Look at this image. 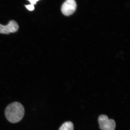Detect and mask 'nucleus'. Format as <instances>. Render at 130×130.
I'll list each match as a JSON object with an SVG mask.
<instances>
[{"mask_svg":"<svg viewBox=\"0 0 130 130\" xmlns=\"http://www.w3.org/2000/svg\"><path fill=\"white\" fill-rule=\"evenodd\" d=\"M76 7L75 0H66L61 6V12L65 16H70L75 12Z\"/></svg>","mask_w":130,"mask_h":130,"instance_id":"3","label":"nucleus"},{"mask_svg":"<svg viewBox=\"0 0 130 130\" xmlns=\"http://www.w3.org/2000/svg\"><path fill=\"white\" fill-rule=\"evenodd\" d=\"M98 123L100 128L102 130H115L116 123L113 120L108 119L107 115H102L99 116Z\"/></svg>","mask_w":130,"mask_h":130,"instance_id":"2","label":"nucleus"},{"mask_svg":"<svg viewBox=\"0 0 130 130\" xmlns=\"http://www.w3.org/2000/svg\"><path fill=\"white\" fill-rule=\"evenodd\" d=\"M28 1L30 2V3L31 5L34 6V5H36V4L37 2L39 1V0H28Z\"/></svg>","mask_w":130,"mask_h":130,"instance_id":"7","label":"nucleus"},{"mask_svg":"<svg viewBox=\"0 0 130 130\" xmlns=\"http://www.w3.org/2000/svg\"><path fill=\"white\" fill-rule=\"evenodd\" d=\"M25 110L23 106L20 103L14 102L9 104L5 110L6 118L12 123H18L23 118Z\"/></svg>","mask_w":130,"mask_h":130,"instance_id":"1","label":"nucleus"},{"mask_svg":"<svg viewBox=\"0 0 130 130\" xmlns=\"http://www.w3.org/2000/svg\"><path fill=\"white\" fill-rule=\"evenodd\" d=\"M74 125L71 121H68L64 123L61 126L59 130H73Z\"/></svg>","mask_w":130,"mask_h":130,"instance_id":"5","label":"nucleus"},{"mask_svg":"<svg viewBox=\"0 0 130 130\" xmlns=\"http://www.w3.org/2000/svg\"><path fill=\"white\" fill-rule=\"evenodd\" d=\"M25 7L28 10L30 11H33L35 9L34 6L31 5V4L29 5H26V6H25Z\"/></svg>","mask_w":130,"mask_h":130,"instance_id":"6","label":"nucleus"},{"mask_svg":"<svg viewBox=\"0 0 130 130\" xmlns=\"http://www.w3.org/2000/svg\"><path fill=\"white\" fill-rule=\"evenodd\" d=\"M19 26L18 23L13 20H11L7 25L0 24V33L9 34L11 32H14L18 30Z\"/></svg>","mask_w":130,"mask_h":130,"instance_id":"4","label":"nucleus"}]
</instances>
